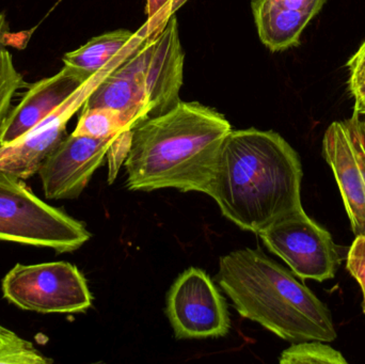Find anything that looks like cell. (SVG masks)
Instances as JSON below:
<instances>
[{
  "mask_svg": "<svg viewBox=\"0 0 365 364\" xmlns=\"http://www.w3.org/2000/svg\"><path fill=\"white\" fill-rule=\"evenodd\" d=\"M302 177L299 155L278 132L232 130L221 145L206 194L227 219L259 234L304 209Z\"/></svg>",
  "mask_w": 365,
  "mask_h": 364,
  "instance_id": "1",
  "label": "cell"
},
{
  "mask_svg": "<svg viewBox=\"0 0 365 364\" xmlns=\"http://www.w3.org/2000/svg\"><path fill=\"white\" fill-rule=\"evenodd\" d=\"M225 115L200 103L180 102L132 130L126 186L133 192L175 188L207 194L221 145L231 132Z\"/></svg>",
  "mask_w": 365,
  "mask_h": 364,
  "instance_id": "2",
  "label": "cell"
},
{
  "mask_svg": "<svg viewBox=\"0 0 365 364\" xmlns=\"http://www.w3.org/2000/svg\"><path fill=\"white\" fill-rule=\"evenodd\" d=\"M216 280L242 318L284 341L331 343L338 337L323 301L259 248L222 256Z\"/></svg>",
  "mask_w": 365,
  "mask_h": 364,
  "instance_id": "3",
  "label": "cell"
},
{
  "mask_svg": "<svg viewBox=\"0 0 365 364\" xmlns=\"http://www.w3.org/2000/svg\"><path fill=\"white\" fill-rule=\"evenodd\" d=\"M91 237L85 224L43 202L24 180L0 172V241L73 252Z\"/></svg>",
  "mask_w": 365,
  "mask_h": 364,
  "instance_id": "4",
  "label": "cell"
},
{
  "mask_svg": "<svg viewBox=\"0 0 365 364\" xmlns=\"http://www.w3.org/2000/svg\"><path fill=\"white\" fill-rule=\"evenodd\" d=\"M120 66L132 77L151 108V117L175 108L180 100L184 75V53L179 26L171 15L164 27L149 34L135 33Z\"/></svg>",
  "mask_w": 365,
  "mask_h": 364,
  "instance_id": "5",
  "label": "cell"
},
{
  "mask_svg": "<svg viewBox=\"0 0 365 364\" xmlns=\"http://www.w3.org/2000/svg\"><path fill=\"white\" fill-rule=\"evenodd\" d=\"M1 286L4 298L27 311L83 313L92 306L87 280L70 263L16 264L6 274Z\"/></svg>",
  "mask_w": 365,
  "mask_h": 364,
  "instance_id": "6",
  "label": "cell"
},
{
  "mask_svg": "<svg viewBox=\"0 0 365 364\" xmlns=\"http://www.w3.org/2000/svg\"><path fill=\"white\" fill-rule=\"evenodd\" d=\"M257 235L296 277L324 282L336 276L340 264L338 247L331 234L304 209L283 216Z\"/></svg>",
  "mask_w": 365,
  "mask_h": 364,
  "instance_id": "7",
  "label": "cell"
},
{
  "mask_svg": "<svg viewBox=\"0 0 365 364\" xmlns=\"http://www.w3.org/2000/svg\"><path fill=\"white\" fill-rule=\"evenodd\" d=\"M167 316L177 339L221 338L231 327L222 295L202 269H186L167 296Z\"/></svg>",
  "mask_w": 365,
  "mask_h": 364,
  "instance_id": "8",
  "label": "cell"
},
{
  "mask_svg": "<svg viewBox=\"0 0 365 364\" xmlns=\"http://www.w3.org/2000/svg\"><path fill=\"white\" fill-rule=\"evenodd\" d=\"M323 154L338 183L351 230L365 236V122L354 113L330 124L324 135Z\"/></svg>",
  "mask_w": 365,
  "mask_h": 364,
  "instance_id": "9",
  "label": "cell"
},
{
  "mask_svg": "<svg viewBox=\"0 0 365 364\" xmlns=\"http://www.w3.org/2000/svg\"><path fill=\"white\" fill-rule=\"evenodd\" d=\"M121 56L122 51L25 136L11 145L0 147V172L10 173L24 181L38 173L45 158L63 140L71 118L83 108L91 92L119 62Z\"/></svg>",
  "mask_w": 365,
  "mask_h": 364,
  "instance_id": "10",
  "label": "cell"
},
{
  "mask_svg": "<svg viewBox=\"0 0 365 364\" xmlns=\"http://www.w3.org/2000/svg\"><path fill=\"white\" fill-rule=\"evenodd\" d=\"M115 139H94L73 134L63 138L38 171L45 197L62 200L81 196L94 172L104 164Z\"/></svg>",
  "mask_w": 365,
  "mask_h": 364,
  "instance_id": "11",
  "label": "cell"
},
{
  "mask_svg": "<svg viewBox=\"0 0 365 364\" xmlns=\"http://www.w3.org/2000/svg\"><path fill=\"white\" fill-rule=\"evenodd\" d=\"M85 81L64 66L59 73L34 83L0 125V147L25 136L66 102Z\"/></svg>",
  "mask_w": 365,
  "mask_h": 364,
  "instance_id": "12",
  "label": "cell"
},
{
  "mask_svg": "<svg viewBox=\"0 0 365 364\" xmlns=\"http://www.w3.org/2000/svg\"><path fill=\"white\" fill-rule=\"evenodd\" d=\"M126 48V47H125ZM119 62L101 80L83 104V108H108L117 111L128 130L151 117L147 98Z\"/></svg>",
  "mask_w": 365,
  "mask_h": 364,
  "instance_id": "13",
  "label": "cell"
},
{
  "mask_svg": "<svg viewBox=\"0 0 365 364\" xmlns=\"http://www.w3.org/2000/svg\"><path fill=\"white\" fill-rule=\"evenodd\" d=\"M135 33L125 29L106 32L63 56L66 68L83 81H88L96 73L106 68L132 42Z\"/></svg>",
  "mask_w": 365,
  "mask_h": 364,
  "instance_id": "14",
  "label": "cell"
},
{
  "mask_svg": "<svg viewBox=\"0 0 365 364\" xmlns=\"http://www.w3.org/2000/svg\"><path fill=\"white\" fill-rule=\"evenodd\" d=\"M130 130H128L117 111L108 108H83L72 134L94 139H110Z\"/></svg>",
  "mask_w": 365,
  "mask_h": 364,
  "instance_id": "15",
  "label": "cell"
},
{
  "mask_svg": "<svg viewBox=\"0 0 365 364\" xmlns=\"http://www.w3.org/2000/svg\"><path fill=\"white\" fill-rule=\"evenodd\" d=\"M281 364H347L342 353L328 345L327 342L304 341L292 343L281 353Z\"/></svg>",
  "mask_w": 365,
  "mask_h": 364,
  "instance_id": "16",
  "label": "cell"
},
{
  "mask_svg": "<svg viewBox=\"0 0 365 364\" xmlns=\"http://www.w3.org/2000/svg\"><path fill=\"white\" fill-rule=\"evenodd\" d=\"M53 360L41 354L34 344L0 326V364H49Z\"/></svg>",
  "mask_w": 365,
  "mask_h": 364,
  "instance_id": "17",
  "label": "cell"
},
{
  "mask_svg": "<svg viewBox=\"0 0 365 364\" xmlns=\"http://www.w3.org/2000/svg\"><path fill=\"white\" fill-rule=\"evenodd\" d=\"M346 66L349 72L347 87L351 98L355 100V107L365 100V41L347 61Z\"/></svg>",
  "mask_w": 365,
  "mask_h": 364,
  "instance_id": "18",
  "label": "cell"
},
{
  "mask_svg": "<svg viewBox=\"0 0 365 364\" xmlns=\"http://www.w3.org/2000/svg\"><path fill=\"white\" fill-rule=\"evenodd\" d=\"M274 6L310 23L325 6L327 0H269Z\"/></svg>",
  "mask_w": 365,
  "mask_h": 364,
  "instance_id": "19",
  "label": "cell"
},
{
  "mask_svg": "<svg viewBox=\"0 0 365 364\" xmlns=\"http://www.w3.org/2000/svg\"><path fill=\"white\" fill-rule=\"evenodd\" d=\"M130 141H132V130L122 132L119 136L115 137V140L111 143L108 154H107L109 184L115 181L122 164L125 162L128 152H130Z\"/></svg>",
  "mask_w": 365,
  "mask_h": 364,
  "instance_id": "20",
  "label": "cell"
},
{
  "mask_svg": "<svg viewBox=\"0 0 365 364\" xmlns=\"http://www.w3.org/2000/svg\"><path fill=\"white\" fill-rule=\"evenodd\" d=\"M346 269L361 286L365 297V236H356L347 254Z\"/></svg>",
  "mask_w": 365,
  "mask_h": 364,
  "instance_id": "21",
  "label": "cell"
},
{
  "mask_svg": "<svg viewBox=\"0 0 365 364\" xmlns=\"http://www.w3.org/2000/svg\"><path fill=\"white\" fill-rule=\"evenodd\" d=\"M165 11L173 14V0H147L145 13L148 15V21H153L158 19L160 24L167 23L169 17L164 14Z\"/></svg>",
  "mask_w": 365,
  "mask_h": 364,
  "instance_id": "22",
  "label": "cell"
},
{
  "mask_svg": "<svg viewBox=\"0 0 365 364\" xmlns=\"http://www.w3.org/2000/svg\"><path fill=\"white\" fill-rule=\"evenodd\" d=\"M8 21L4 13H0V51L4 48V43H6V36H8Z\"/></svg>",
  "mask_w": 365,
  "mask_h": 364,
  "instance_id": "23",
  "label": "cell"
},
{
  "mask_svg": "<svg viewBox=\"0 0 365 364\" xmlns=\"http://www.w3.org/2000/svg\"><path fill=\"white\" fill-rule=\"evenodd\" d=\"M354 113H357V115H365V100L361 104L358 105V106L354 107Z\"/></svg>",
  "mask_w": 365,
  "mask_h": 364,
  "instance_id": "24",
  "label": "cell"
},
{
  "mask_svg": "<svg viewBox=\"0 0 365 364\" xmlns=\"http://www.w3.org/2000/svg\"><path fill=\"white\" fill-rule=\"evenodd\" d=\"M364 310H365V297H364Z\"/></svg>",
  "mask_w": 365,
  "mask_h": 364,
  "instance_id": "25",
  "label": "cell"
}]
</instances>
